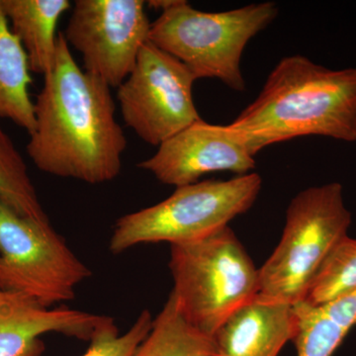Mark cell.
I'll return each instance as SVG.
<instances>
[{"label": "cell", "instance_id": "obj_17", "mask_svg": "<svg viewBox=\"0 0 356 356\" xmlns=\"http://www.w3.org/2000/svg\"><path fill=\"white\" fill-rule=\"evenodd\" d=\"M356 288V238L346 236L316 273L303 302L313 306L329 303Z\"/></svg>", "mask_w": 356, "mask_h": 356}, {"label": "cell", "instance_id": "obj_11", "mask_svg": "<svg viewBox=\"0 0 356 356\" xmlns=\"http://www.w3.org/2000/svg\"><path fill=\"white\" fill-rule=\"evenodd\" d=\"M110 317L63 307H44L23 293L0 289V356H40L41 337L64 334L89 341Z\"/></svg>", "mask_w": 356, "mask_h": 356}, {"label": "cell", "instance_id": "obj_5", "mask_svg": "<svg viewBox=\"0 0 356 356\" xmlns=\"http://www.w3.org/2000/svg\"><path fill=\"white\" fill-rule=\"evenodd\" d=\"M261 185V175L250 172L177 187L165 200L119 218L110 252L119 254L142 243L182 245L208 238L250 210Z\"/></svg>", "mask_w": 356, "mask_h": 356}, {"label": "cell", "instance_id": "obj_14", "mask_svg": "<svg viewBox=\"0 0 356 356\" xmlns=\"http://www.w3.org/2000/svg\"><path fill=\"white\" fill-rule=\"evenodd\" d=\"M31 83L27 54L0 10V119H8L29 134L35 128Z\"/></svg>", "mask_w": 356, "mask_h": 356}, {"label": "cell", "instance_id": "obj_6", "mask_svg": "<svg viewBox=\"0 0 356 356\" xmlns=\"http://www.w3.org/2000/svg\"><path fill=\"white\" fill-rule=\"evenodd\" d=\"M343 185L332 182L300 192L288 206L282 236L259 269V295L296 305L327 255L350 228Z\"/></svg>", "mask_w": 356, "mask_h": 356}, {"label": "cell", "instance_id": "obj_2", "mask_svg": "<svg viewBox=\"0 0 356 356\" xmlns=\"http://www.w3.org/2000/svg\"><path fill=\"white\" fill-rule=\"evenodd\" d=\"M231 126L255 153L307 136L356 142V67L332 70L304 56L283 58Z\"/></svg>", "mask_w": 356, "mask_h": 356}, {"label": "cell", "instance_id": "obj_16", "mask_svg": "<svg viewBox=\"0 0 356 356\" xmlns=\"http://www.w3.org/2000/svg\"><path fill=\"white\" fill-rule=\"evenodd\" d=\"M0 201L21 216L50 224L22 156L0 124Z\"/></svg>", "mask_w": 356, "mask_h": 356}, {"label": "cell", "instance_id": "obj_4", "mask_svg": "<svg viewBox=\"0 0 356 356\" xmlns=\"http://www.w3.org/2000/svg\"><path fill=\"white\" fill-rule=\"evenodd\" d=\"M172 295L192 325L214 336L259 293V273L229 227L198 242L172 245Z\"/></svg>", "mask_w": 356, "mask_h": 356}, {"label": "cell", "instance_id": "obj_8", "mask_svg": "<svg viewBox=\"0 0 356 356\" xmlns=\"http://www.w3.org/2000/svg\"><path fill=\"white\" fill-rule=\"evenodd\" d=\"M196 81L186 65L147 41L118 88L122 118L140 140L161 146L201 120L193 99Z\"/></svg>", "mask_w": 356, "mask_h": 356}, {"label": "cell", "instance_id": "obj_1", "mask_svg": "<svg viewBox=\"0 0 356 356\" xmlns=\"http://www.w3.org/2000/svg\"><path fill=\"white\" fill-rule=\"evenodd\" d=\"M108 84L77 65L58 33L53 67L34 102L28 156L41 172L89 184L118 177L127 140Z\"/></svg>", "mask_w": 356, "mask_h": 356}, {"label": "cell", "instance_id": "obj_15", "mask_svg": "<svg viewBox=\"0 0 356 356\" xmlns=\"http://www.w3.org/2000/svg\"><path fill=\"white\" fill-rule=\"evenodd\" d=\"M133 356H220L214 337L182 315L172 294Z\"/></svg>", "mask_w": 356, "mask_h": 356}, {"label": "cell", "instance_id": "obj_21", "mask_svg": "<svg viewBox=\"0 0 356 356\" xmlns=\"http://www.w3.org/2000/svg\"><path fill=\"white\" fill-rule=\"evenodd\" d=\"M220 356H221V355H220Z\"/></svg>", "mask_w": 356, "mask_h": 356}, {"label": "cell", "instance_id": "obj_20", "mask_svg": "<svg viewBox=\"0 0 356 356\" xmlns=\"http://www.w3.org/2000/svg\"><path fill=\"white\" fill-rule=\"evenodd\" d=\"M318 307L327 317L348 332L356 325V288Z\"/></svg>", "mask_w": 356, "mask_h": 356}, {"label": "cell", "instance_id": "obj_9", "mask_svg": "<svg viewBox=\"0 0 356 356\" xmlns=\"http://www.w3.org/2000/svg\"><path fill=\"white\" fill-rule=\"evenodd\" d=\"M151 25L142 0H76L64 36L86 72L118 88L149 41Z\"/></svg>", "mask_w": 356, "mask_h": 356}, {"label": "cell", "instance_id": "obj_13", "mask_svg": "<svg viewBox=\"0 0 356 356\" xmlns=\"http://www.w3.org/2000/svg\"><path fill=\"white\" fill-rule=\"evenodd\" d=\"M70 7L69 0H0V10L24 48L31 72L46 76L53 67L58 22Z\"/></svg>", "mask_w": 356, "mask_h": 356}, {"label": "cell", "instance_id": "obj_19", "mask_svg": "<svg viewBox=\"0 0 356 356\" xmlns=\"http://www.w3.org/2000/svg\"><path fill=\"white\" fill-rule=\"evenodd\" d=\"M149 311L144 310L125 334H120L110 318L90 339L88 351L81 356H133L153 325Z\"/></svg>", "mask_w": 356, "mask_h": 356}, {"label": "cell", "instance_id": "obj_18", "mask_svg": "<svg viewBox=\"0 0 356 356\" xmlns=\"http://www.w3.org/2000/svg\"><path fill=\"white\" fill-rule=\"evenodd\" d=\"M298 329L294 343L297 356H332L348 334L331 320L321 307L296 304Z\"/></svg>", "mask_w": 356, "mask_h": 356}, {"label": "cell", "instance_id": "obj_3", "mask_svg": "<svg viewBox=\"0 0 356 356\" xmlns=\"http://www.w3.org/2000/svg\"><path fill=\"white\" fill-rule=\"evenodd\" d=\"M277 15V4L270 1L204 13L177 0L152 23L149 41L186 65L196 79H219L243 92L241 62L245 47Z\"/></svg>", "mask_w": 356, "mask_h": 356}, {"label": "cell", "instance_id": "obj_10", "mask_svg": "<svg viewBox=\"0 0 356 356\" xmlns=\"http://www.w3.org/2000/svg\"><path fill=\"white\" fill-rule=\"evenodd\" d=\"M257 154L247 136L231 124L216 125L201 119L165 140L138 166L177 188L213 172L248 175L255 168Z\"/></svg>", "mask_w": 356, "mask_h": 356}, {"label": "cell", "instance_id": "obj_7", "mask_svg": "<svg viewBox=\"0 0 356 356\" xmlns=\"http://www.w3.org/2000/svg\"><path fill=\"white\" fill-rule=\"evenodd\" d=\"M91 271L51 224L21 216L0 201V289L51 308L76 296Z\"/></svg>", "mask_w": 356, "mask_h": 356}, {"label": "cell", "instance_id": "obj_12", "mask_svg": "<svg viewBox=\"0 0 356 356\" xmlns=\"http://www.w3.org/2000/svg\"><path fill=\"white\" fill-rule=\"evenodd\" d=\"M298 329L295 305L257 295L215 332L221 356H278Z\"/></svg>", "mask_w": 356, "mask_h": 356}]
</instances>
